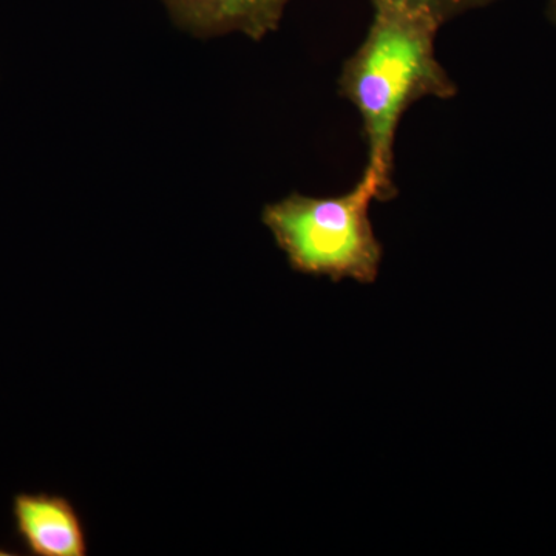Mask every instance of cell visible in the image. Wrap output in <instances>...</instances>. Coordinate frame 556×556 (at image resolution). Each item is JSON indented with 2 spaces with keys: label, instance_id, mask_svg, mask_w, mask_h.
Here are the masks:
<instances>
[{
  "label": "cell",
  "instance_id": "cell-1",
  "mask_svg": "<svg viewBox=\"0 0 556 556\" xmlns=\"http://www.w3.org/2000/svg\"><path fill=\"white\" fill-rule=\"evenodd\" d=\"M372 9L364 42L343 64L339 93L361 115L367 167L379 179L382 201H391L397 195L394 142L401 119L424 98L456 97L457 87L437 58V21L393 3Z\"/></svg>",
  "mask_w": 556,
  "mask_h": 556
},
{
  "label": "cell",
  "instance_id": "cell-2",
  "mask_svg": "<svg viewBox=\"0 0 556 556\" xmlns=\"http://www.w3.org/2000/svg\"><path fill=\"white\" fill-rule=\"evenodd\" d=\"M375 200L382 201L380 182L365 167L350 192L320 199L294 192L266 204L262 222L298 273L371 285L378 280L383 257L369 219Z\"/></svg>",
  "mask_w": 556,
  "mask_h": 556
},
{
  "label": "cell",
  "instance_id": "cell-3",
  "mask_svg": "<svg viewBox=\"0 0 556 556\" xmlns=\"http://www.w3.org/2000/svg\"><path fill=\"white\" fill-rule=\"evenodd\" d=\"M14 532L35 556H86V526L78 508L54 493H17L11 503Z\"/></svg>",
  "mask_w": 556,
  "mask_h": 556
},
{
  "label": "cell",
  "instance_id": "cell-4",
  "mask_svg": "<svg viewBox=\"0 0 556 556\" xmlns=\"http://www.w3.org/2000/svg\"><path fill=\"white\" fill-rule=\"evenodd\" d=\"M172 21L195 38L241 33L262 40L280 27L289 0H163Z\"/></svg>",
  "mask_w": 556,
  "mask_h": 556
},
{
  "label": "cell",
  "instance_id": "cell-5",
  "mask_svg": "<svg viewBox=\"0 0 556 556\" xmlns=\"http://www.w3.org/2000/svg\"><path fill=\"white\" fill-rule=\"evenodd\" d=\"M369 2L372 5L393 3V5L405 7V9L417 11V13L427 14L442 27L445 22L463 16L468 11L484 9L497 0H369Z\"/></svg>",
  "mask_w": 556,
  "mask_h": 556
},
{
  "label": "cell",
  "instance_id": "cell-6",
  "mask_svg": "<svg viewBox=\"0 0 556 556\" xmlns=\"http://www.w3.org/2000/svg\"><path fill=\"white\" fill-rule=\"evenodd\" d=\"M546 13L548 20H551L552 24L556 27V0H546Z\"/></svg>",
  "mask_w": 556,
  "mask_h": 556
},
{
  "label": "cell",
  "instance_id": "cell-7",
  "mask_svg": "<svg viewBox=\"0 0 556 556\" xmlns=\"http://www.w3.org/2000/svg\"><path fill=\"white\" fill-rule=\"evenodd\" d=\"M2 551V548H0ZM0 555H10L9 552H0Z\"/></svg>",
  "mask_w": 556,
  "mask_h": 556
}]
</instances>
